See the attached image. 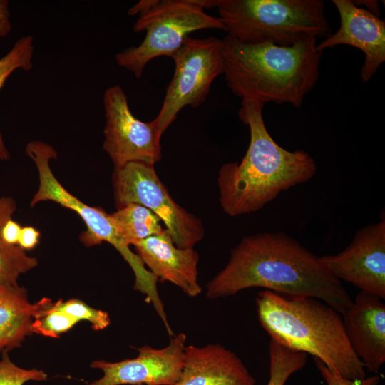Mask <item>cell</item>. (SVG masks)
I'll use <instances>...</instances> for the list:
<instances>
[{"instance_id":"f546056e","label":"cell","mask_w":385,"mask_h":385,"mask_svg":"<svg viewBox=\"0 0 385 385\" xmlns=\"http://www.w3.org/2000/svg\"><path fill=\"white\" fill-rule=\"evenodd\" d=\"M158 0H142L132 6L128 14L133 16L139 14L140 15L146 13L157 3Z\"/></svg>"},{"instance_id":"603a6c76","label":"cell","mask_w":385,"mask_h":385,"mask_svg":"<svg viewBox=\"0 0 385 385\" xmlns=\"http://www.w3.org/2000/svg\"><path fill=\"white\" fill-rule=\"evenodd\" d=\"M60 308L78 322L86 320L91 323L95 331L103 330L108 327L111 320L107 312L94 309L81 300L71 299L66 301L58 299Z\"/></svg>"},{"instance_id":"1f68e13d","label":"cell","mask_w":385,"mask_h":385,"mask_svg":"<svg viewBox=\"0 0 385 385\" xmlns=\"http://www.w3.org/2000/svg\"><path fill=\"white\" fill-rule=\"evenodd\" d=\"M137 385H142V384H137Z\"/></svg>"},{"instance_id":"2e32d148","label":"cell","mask_w":385,"mask_h":385,"mask_svg":"<svg viewBox=\"0 0 385 385\" xmlns=\"http://www.w3.org/2000/svg\"><path fill=\"white\" fill-rule=\"evenodd\" d=\"M184 365L175 385H255L241 359L220 344L185 347Z\"/></svg>"},{"instance_id":"7a4b0ae2","label":"cell","mask_w":385,"mask_h":385,"mask_svg":"<svg viewBox=\"0 0 385 385\" xmlns=\"http://www.w3.org/2000/svg\"><path fill=\"white\" fill-rule=\"evenodd\" d=\"M264 105L242 99L238 114L250 128L248 148L240 162L225 163L219 170L220 202L232 217L262 209L282 191L309 181L316 173L308 153L287 150L272 138L263 120Z\"/></svg>"},{"instance_id":"7c38bea8","label":"cell","mask_w":385,"mask_h":385,"mask_svg":"<svg viewBox=\"0 0 385 385\" xmlns=\"http://www.w3.org/2000/svg\"><path fill=\"white\" fill-rule=\"evenodd\" d=\"M332 274L361 291L385 299V219L359 230L337 255L321 256Z\"/></svg>"},{"instance_id":"d6986e66","label":"cell","mask_w":385,"mask_h":385,"mask_svg":"<svg viewBox=\"0 0 385 385\" xmlns=\"http://www.w3.org/2000/svg\"><path fill=\"white\" fill-rule=\"evenodd\" d=\"M35 303L36 310L31 324L33 333L57 338L78 322L60 308L58 300L53 302L48 297H43Z\"/></svg>"},{"instance_id":"4dcf8cb0","label":"cell","mask_w":385,"mask_h":385,"mask_svg":"<svg viewBox=\"0 0 385 385\" xmlns=\"http://www.w3.org/2000/svg\"><path fill=\"white\" fill-rule=\"evenodd\" d=\"M356 5H362L364 6V9L372 13L376 16L379 17L381 11L379 9V4L378 1L374 0H363V1H353ZM362 8V7H361Z\"/></svg>"},{"instance_id":"7402d4cb","label":"cell","mask_w":385,"mask_h":385,"mask_svg":"<svg viewBox=\"0 0 385 385\" xmlns=\"http://www.w3.org/2000/svg\"><path fill=\"white\" fill-rule=\"evenodd\" d=\"M38 260L28 255L18 245L0 240V285L19 287L17 280L21 274L36 267Z\"/></svg>"},{"instance_id":"6da1fadb","label":"cell","mask_w":385,"mask_h":385,"mask_svg":"<svg viewBox=\"0 0 385 385\" xmlns=\"http://www.w3.org/2000/svg\"><path fill=\"white\" fill-rule=\"evenodd\" d=\"M251 287L316 298L341 314L353 302L321 257L279 232L244 237L231 250L226 266L207 284L206 297H227Z\"/></svg>"},{"instance_id":"ac0fdd59","label":"cell","mask_w":385,"mask_h":385,"mask_svg":"<svg viewBox=\"0 0 385 385\" xmlns=\"http://www.w3.org/2000/svg\"><path fill=\"white\" fill-rule=\"evenodd\" d=\"M110 215L119 237L127 246L161 234L165 229L158 216L138 204L126 205Z\"/></svg>"},{"instance_id":"ba28073f","label":"cell","mask_w":385,"mask_h":385,"mask_svg":"<svg viewBox=\"0 0 385 385\" xmlns=\"http://www.w3.org/2000/svg\"><path fill=\"white\" fill-rule=\"evenodd\" d=\"M113 185L118 209L131 203L148 208L164 223L178 247L193 248L204 237L201 220L171 197L154 165L131 162L114 168Z\"/></svg>"},{"instance_id":"5b68a950","label":"cell","mask_w":385,"mask_h":385,"mask_svg":"<svg viewBox=\"0 0 385 385\" xmlns=\"http://www.w3.org/2000/svg\"><path fill=\"white\" fill-rule=\"evenodd\" d=\"M227 35L245 43L292 46L332 34L322 0H219Z\"/></svg>"},{"instance_id":"52a82bcc","label":"cell","mask_w":385,"mask_h":385,"mask_svg":"<svg viewBox=\"0 0 385 385\" xmlns=\"http://www.w3.org/2000/svg\"><path fill=\"white\" fill-rule=\"evenodd\" d=\"M218 3L219 0H158L133 25L135 32L145 31L143 41L117 53L116 63L140 78L151 60L172 58L190 33L206 29L225 31L218 17L204 11L217 7Z\"/></svg>"},{"instance_id":"e0dca14e","label":"cell","mask_w":385,"mask_h":385,"mask_svg":"<svg viewBox=\"0 0 385 385\" xmlns=\"http://www.w3.org/2000/svg\"><path fill=\"white\" fill-rule=\"evenodd\" d=\"M36 303L29 301L26 289L0 285V354L21 346L33 334Z\"/></svg>"},{"instance_id":"83f0119b","label":"cell","mask_w":385,"mask_h":385,"mask_svg":"<svg viewBox=\"0 0 385 385\" xmlns=\"http://www.w3.org/2000/svg\"><path fill=\"white\" fill-rule=\"evenodd\" d=\"M16 209V203L11 197H0V240L1 232L4 224L10 219Z\"/></svg>"},{"instance_id":"277c9868","label":"cell","mask_w":385,"mask_h":385,"mask_svg":"<svg viewBox=\"0 0 385 385\" xmlns=\"http://www.w3.org/2000/svg\"><path fill=\"white\" fill-rule=\"evenodd\" d=\"M255 302L260 325L271 339L312 355L343 378L366 377L364 364L353 351L336 309L316 298L267 289L257 293Z\"/></svg>"},{"instance_id":"9a60e30c","label":"cell","mask_w":385,"mask_h":385,"mask_svg":"<svg viewBox=\"0 0 385 385\" xmlns=\"http://www.w3.org/2000/svg\"><path fill=\"white\" fill-rule=\"evenodd\" d=\"M135 253L158 281L169 282L190 297L202 291L198 282L199 255L193 249L175 246L166 229L135 243Z\"/></svg>"},{"instance_id":"44dd1931","label":"cell","mask_w":385,"mask_h":385,"mask_svg":"<svg viewBox=\"0 0 385 385\" xmlns=\"http://www.w3.org/2000/svg\"><path fill=\"white\" fill-rule=\"evenodd\" d=\"M33 52V37L24 36L19 38L11 50L0 58V89L15 70L29 71L32 68ZM9 158V152L0 132V160H8Z\"/></svg>"},{"instance_id":"4fadbf2b","label":"cell","mask_w":385,"mask_h":385,"mask_svg":"<svg viewBox=\"0 0 385 385\" xmlns=\"http://www.w3.org/2000/svg\"><path fill=\"white\" fill-rule=\"evenodd\" d=\"M332 3L339 12L340 26L317 44V50L322 53L342 44L360 49L364 54L360 76L367 82L385 61V21L353 1L332 0Z\"/></svg>"},{"instance_id":"d4e9b609","label":"cell","mask_w":385,"mask_h":385,"mask_svg":"<svg viewBox=\"0 0 385 385\" xmlns=\"http://www.w3.org/2000/svg\"><path fill=\"white\" fill-rule=\"evenodd\" d=\"M314 360L327 385H377L379 382L380 379L378 375L356 380L343 378L327 367L320 360L315 358Z\"/></svg>"},{"instance_id":"cb8c5ba5","label":"cell","mask_w":385,"mask_h":385,"mask_svg":"<svg viewBox=\"0 0 385 385\" xmlns=\"http://www.w3.org/2000/svg\"><path fill=\"white\" fill-rule=\"evenodd\" d=\"M47 374L37 369H26L11 361L7 351L2 352L0 360V385H24L29 381H43Z\"/></svg>"},{"instance_id":"8992f818","label":"cell","mask_w":385,"mask_h":385,"mask_svg":"<svg viewBox=\"0 0 385 385\" xmlns=\"http://www.w3.org/2000/svg\"><path fill=\"white\" fill-rule=\"evenodd\" d=\"M26 153L34 162L38 172L39 186L30 202L33 207L40 202L52 201L76 212L86 225L80 239L91 247L107 242L112 245L130 265L135 274L133 289L145 296V301L153 307L161 304L157 289L158 279L145 266L140 257L119 237L111 220V215L98 207L89 206L71 194L56 179L50 160L57 153L50 145L33 140L26 146Z\"/></svg>"},{"instance_id":"f1b7e54d","label":"cell","mask_w":385,"mask_h":385,"mask_svg":"<svg viewBox=\"0 0 385 385\" xmlns=\"http://www.w3.org/2000/svg\"><path fill=\"white\" fill-rule=\"evenodd\" d=\"M9 1L0 0V37L6 36L11 31Z\"/></svg>"},{"instance_id":"8fae6325","label":"cell","mask_w":385,"mask_h":385,"mask_svg":"<svg viewBox=\"0 0 385 385\" xmlns=\"http://www.w3.org/2000/svg\"><path fill=\"white\" fill-rule=\"evenodd\" d=\"M186 339L184 333H179L163 348H135L138 355L133 359L95 360L90 366L101 370L103 376L88 385H175L184 365Z\"/></svg>"},{"instance_id":"5bb4252c","label":"cell","mask_w":385,"mask_h":385,"mask_svg":"<svg viewBox=\"0 0 385 385\" xmlns=\"http://www.w3.org/2000/svg\"><path fill=\"white\" fill-rule=\"evenodd\" d=\"M353 351L369 371L378 373L385 361V304L361 291L342 314Z\"/></svg>"},{"instance_id":"9c48e42d","label":"cell","mask_w":385,"mask_h":385,"mask_svg":"<svg viewBox=\"0 0 385 385\" xmlns=\"http://www.w3.org/2000/svg\"><path fill=\"white\" fill-rule=\"evenodd\" d=\"M222 40L188 36L173 56L175 70L154 121L163 134L185 106L202 105L214 80L223 74Z\"/></svg>"},{"instance_id":"4316f807","label":"cell","mask_w":385,"mask_h":385,"mask_svg":"<svg viewBox=\"0 0 385 385\" xmlns=\"http://www.w3.org/2000/svg\"><path fill=\"white\" fill-rule=\"evenodd\" d=\"M21 227L19 223L9 220L3 226L1 232V240L10 245H18Z\"/></svg>"},{"instance_id":"3957f363","label":"cell","mask_w":385,"mask_h":385,"mask_svg":"<svg viewBox=\"0 0 385 385\" xmlns=\"http://www.w3.org/2000/svg\"><path fill=\"white\" fill-rule=\"evenodd\" d=\"M222 43L226 83L242 99L299 107L319 78L322 53L316 38L279 46L245 43L227 35Z\"/></svg>"},{"instance_id":"ffe728a7","label":"cell","mask_w":385,"mask_h":385,"mask_svg":"<svg viewBox=\"0 0 385 385\" xmlns=\"http://www.w3.org/2000/svg\"><path fill=\"white\" fill-rule=\"evenodd\" d=\"M270 378L266 385H285L294 373L302 369L307 354L292 350L270 339L269 343Z\"/></svg>"},{"instance_id":"484cf974","label":"cell","mask_w":385,"mask_h":385,"mask_svg":"<svg viewBox=\"0 0 385 385\" xmlns=\"http://www.w3.org/2000/svg\"><path fill=\"white\" fill-rule=\"evenodd\" d=\"M40 232L31 226L21 227L18 245L24 250L34 248L38 243Z\"/></svg>"},{"instance_id":"30bf717a","label":"cell","mask_w":385,"mask_h":385,"mask_svg":"<svg viewBox=\"0 0 385 385\" xmlns=\"http://www.w3.org/2000/svg\"><path fill=\"white\" fill-rule=\"evenodd\" d=\"M103 106L106 124L103 148L114 168L131 162L154 165L160 160L163 134L154 120L143 122L132 113L127 96L119 85L106 90Z\"/></svg>"}]
</instances>
